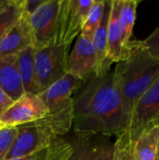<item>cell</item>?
Returning a JSON list of instances; mask_svg holds the SVG:
<instances>
[{
	"label": "cell",
	"mask_w": 159,
	"mask_h": 160,
	"mask_svg": "<svg viewBox=\"0 0 159 160\" xmlns=\"http://www.w3.org/2000/svg\"><path fill=\"white\" fill-rule=\"evenodd\" d=\"M3 127H4V126H3V125H2V124L0 123V128H3Z\"/></svg>",
	"instance_id": "29"
},
{
	"label": "cell",
	"mask_w": 159,
	"mask_h": 160,
	"mask_svg": "<svg viewBox=\"0 0 159 160\" xmlns=\"http://www.w3.org/2000/svg\"><path fill=\"white\" fill-rule=\"evenodd\" d=\"M122 0H111V10L108 22V51L109 63L116 64L124 59L125 53L122 45V30L120 23V10Z\"/></svg>",
	"instance_id": "14"
},
{
	"label": "cell",
	"mask_w": 159,
	"mask_h": 160,
	"mask_svg": "<svg viewBox=\"0 0 159 160\" xmlns=\"http://www.w3.org/2000/svg\"><path fill=\"white\" fill-rule=\"evenodd\" d=\"M159 153V126L145 129L131 143V160H157Z\"/></svg>",
	"instance_id": "16"
},
{
	"label": "cell",
	"mask_w": 159,
	"mask_h": 160,
	"mask_svg": "<svg viewBox=\"0 0 159 160\" xmlns=\"http://www.w3.org/2000/svg\"><path fill=\"white\" fill-rule=\"evenodd\" d=\"M72 153V145L68 140L61 139L60 144L50 160H67Z\"/></svg>",
	"instance_id": "24"
},
{
	"label": "cell",
	"mask_w": 159,
	"mask_h": 160,
	"mask_svg": "<svg viewBox=\"0 0 159 160\" xmlns=\"http://www.w3.org/2000/svg\"><path fill=\"white\" fill-rule=\"evenodd\" d=\"M138 41L140 46L144 49L152 57L159 60V26L145 39Z\"/></svg>",
	"instance_id": "23"
},
{
	"label": "cell",
	"mask_w": 159,
	"mask_h": 160,
	"mask_svg": "<svg viewBox=\"0 0 159 160\" xmlns=\"http://www.w3.org/2000/svg\"><path fill=\"white\" fill-rule=\"evenodd\" d=\"M13 100L0 89V116L13 104Z\"/></svg>",
	"instance_id": "25"
},
{
	"label": "cell",
	"mask_w": 159,
	"mask_h": 160,
	"mask_svg": "<svg viewBox=\"0 0 159 160\" xmlns=\"http://www.w3.org/2000/svg\"><path fill=\"white\" fill-rule=\"evenodd\" d=\"M36 50L30 46L17 54V68L21 77L24 93L39 95L40 91L36 80L35 72V56Z\"/></svg>",
	"instance_id": "17"
},
{
	"label": "cell",
	"mask_w": 159,
	"mask_h": 160,
	"mask_svg": "<svg viewBox=\"0 0 159 160\" xmlns=\"http://www.w3.org/2000/svg\"><path fill=\"white\" fill-rule=\"evenodd\" d=\"M33 47L29 13L24 10L0 39V59L17 55L26 48Z\"/></svg>",
	"instance_id": "11"
},
{
	"label": "cell",
	"mask_w": 159,
	"mask_h": 160,
	"mask_svg": "<svg viewBox=\"0 0 159 160\" xmlns=\"http://www.w3.org/2000/svg\"><path fill=\"white\" fill-rule=\"evenodd\" d=\"M95 69L96 55L92 39L80 34L71 52L68 54L67 72L85 81L95 73Z\"/></svg>",
	"instance_id": "12"
},
{
	"label": "cell",
	"mask_w": 159,
	"mask_h": 160,
	"mask_svg": "<svg viewBox=\"0 0 159 160\" xmlns=\"http://www.w3.org/2000/svg\"><path fill=\"white\" fill-rule=\"evenodd\" d=\"M108 135H76L69 142L72 153L67 160H113L115 141Z\"/></svg>",
	"instance_id": "8"
},
{
	"label": "cell",
	"mask_w": 159,
	"mask_h": 160,
	"mask_svg": "<svg viewBox=\"0 0 159 160\" xmlns=\"http://www.w3.org/2000/svg\"><path fill=\"white\" fill-rule=\"evenodd\" d=\"M72 128L76 135L118 137L127 132L128 121L112 68L102 77L92 74L76 91Z\"/></svg>",
	"instance_id": "1"
},
{
	"label": "cell",
	"mask_w": 159,
	"mask_h": 160,
	"mask_svg": "<svg viewBox=\"0 0 159 160\" xmlns=\"http://www.w3.org/2000/svg\"><path fill=\"white\" fill-rule=\"evenodd\" d=\"M94 0H64L61 15L59 45L70 46L83 27Z\"/></svg>",
	"instance_id": "10"
},
{
	"label": "cell",
	"mask_w": 159,
	"mask_h": 160,
	"mask_svg": "<svg viewBox=\"0 0 159 160\" xmlns=\"http://www.w3.org/2000/svg\"><path fill=\"white\" fill-rule=\"evenodd\" d=\"M0 89L13 101L24 95L17 68V55L0 59Z\"/></svg>",
	"instance_id": "15"
},
{
	"label": "cell",
	"mask_w": 159,
	"mask_h": 160,
	"mask_svg": "<svg viewBox=\"0 0 159 160\" xmlns=\"http://www.w3.org/2000/svg\"><path fill=\"white\" fill-rule=\"evenodd\" d=\"M45 0H22V8L23 10L29 14H31L34 10H36Z\"/></svg>",
	"instance_id": "26"
},
{
	"label": "cell",
	"mask_w": 159,
	"mask_h": 160,
	"mask_svg": "<svg viewBox=\"0 0 159 160\" xmlns=\"http://www.w3.org/2000/svg\"><path fill=\"white\" fill-rule=\"evenodd\" d=\"M16 136V127H3L0 128V160H6Z\"/></svg>",
	"instance_id": "21"
},
{
	"label": "cell",
	"mask_w": 159,
	"mask_h": 160,
	"mask_svg": "<svg viewBox=\"0 0 159 160\" xmlns=\"http://www.w3.org/2000/svg\"><path fill=\"white\" fill-rule=\"evenodd\" d=\"M11 0H0V12L4 10L10 3Z\"/></svg>",
	"instance_id": "27"
},
{
	"label": "cell",
	"mask_w": 159,
	"mask_h": 160,
	"mask_svg": "<svg viewBox=\"0 0 159 160\" xmlns=\"http://www.w3.org/2000/svg\"><path fill=\"white\" fill-rule=\"evenodd\" d=\"M113 72L129 127L136 102L159 76V60L142 49L138 40H132Z\"/></svg>",
	"instance_id": "2"
},
{
	"label": "cell",
	"mask_w": 159,
	"mask_h": 160,
	"mask_svg": "<svg viewBox=\"0 0 159 160\" xmlns=\"http://www.w3.org/2000/svg\"><path fill=\"white\" fill-rule=\"evenodd\" d=\"M113 160H131V142L127 132L116 137Z\"/></svg>",
	"instance_id": "22"
},
{
	"label": "cell",
	"mask_w": 159,
	"mask_h": 160,
	"mask_svg": "<svg viewBox=\"0 0 159 160\" xmlns=\"http://www.w3.org/2000/svg\"><path fill=\"white\" fill-rule=\"evenodd\" d=\"M23 11L22 0H11L9 5L0 12V39Z\"/></svg>",
	"instance_id": "20"
},
{
	"label": "cell",
	"mask_w": 159,
	"mask_h": 160,
	"mask_svg": "<svg viewBox=\"0 0 159 160\" xmlns=\"http://www.w3.org/2000/svg\"><path fill=\"white\" fill-rule=\"evenodd\" d=\"M154 125H157V126H159V114L157 115V117L156 118V120L154 121V123H153V126Z\"/></svg>",
	"instance_id": "28"
},
{
	"label": "cell",
	"mask_w": 159,
	"mask_h": 160,
	"mask_svg": "<svg viewBox=\"0 0 159 160\" xmlns=\"http://www.w3.org/2000/svg\"><path fill=\"white\" fill-rule=\"evenodd\" d=\"M140 4L139 0H122L120 10V23L122 30V45L126 57L127 49L132 41L133 27L136 21L137 8Z\"/></svg>",
	"instance_id": "18"
},
{
	"label": "cell",
	"mask_w": 159,
	"mask_h": 160,
	"mask_svg": "<svg viewBox=\"0 0 159 160\" xmlns=\"http://www.w3.org/2000/svg\"><path fill=\"white\" fill-rule=\"evenodd\" d=\"M158 160H159V153H158Z\"/></svg>",
	"instance_id": "30"
},
{
	"label": "cell",
	"mask_w": 159,
	"mask_h": 160,
	"mask_svg": "<svg viewBox=\"0 0 159 160\" xmlns=\"http://www.w3.org/2000/svg\"><path fill=\"white\" fill-rule=\"evenodd\" d=\"M69 48L68 45H52L36 50L35 72L40 93L67 73V63Z\"/></svg>",
	"instance_id": "5"
},
{
	"label": "cell",
	"mask_w": 159,
	"mask_h": 160,
	"mask_svg": "<svg viewBox=\"0 0 159 160\" xmlns=\"http://www.w3.org/2000/svg\"><path fill=\"white\" fill-rule=\"evenodd\" d=\"M16 128L17 136L6 160L25 157L45 149L52 145L60 138L37 120Z\"/></svg>",
	"instance_id": "6"
},
{
	"label": "cell",
	"mask_w": 159,
	"mask_h": 160,
	"mask_svg": "<svg viewBox=\"0 0 159 160\" xmlns=\"http://www.w3.org/2000/svg\"><path fill=\"white\" fill-rule=\"evenodd\" d=\"M157 160H158V158H157Z\"/></svg>",
	"instance_id": "31"
},
{
	"label": "cell",
	"mask_w": 159,
	"mask_h": 160,
	"mask_svg": "<svg viewBox=\"0 0 159 160\" xmlns=\"http://www.w3.org/2000/svg\"><path fill=\"white\" fill-rule=\"evenodd\" d=\"M82 82V80L67 73L38 95L47 113L37 121L49 128L57 137L66 135L72 128L73 96Z\"/></svg>",
	"instance_id": "3"
},
{
	"label": "cell",
	"mask_w": 159,
	"mask_h": 160,
	"mask_svg": "<svg viewBox=\"0 0 159 160\" xmlns=\"http://www.w3.org/2000/svg\"><path fill=\"white\" fill-rule=\"evenodd\" d=\"M104 0H94L84 22L83 27L81 31V35L87 37L89 38H93V36L101 22L103 12H104Z\"/></svg>",
	"instance_id": "19"
},
{
	"label": "cell",
	"mask_w": 159,
	"mask_h": 160,
	"mask_svg": "<svg viewBox=\"0 0 159 160\" xmlns=\"http://www.w3.org/2000/svg\"><path fill=\"white\" fill-rule=\"evenodd\" d=\"M46 108L38 95L24 93L0 116L4 127H18L43 118Z\"/></svg>",
	"instance_id": "9"
},
{
	"label": "cell",
	"mask_w": 159,
	"mask_h": 160,
	"mask_svg": "<svg viewBox=\"0 0 159 160\" xmlns=\"http://www.w3.org/2000/svg\"><path fill=\"white\" fill-rule=\"evenodd\" d=\"M111 10V1H105L103 17L100 24L97 28L93 38V48L96 55V69L95 75L102 77L112 69V65L107 58L108 51V22Z\"/></svg>",
	"instance_id": "13"
},
{
	"label": "cell",
	"mask_w": 159,
	"mask_h": 160,
	"mask_svg": "<svg viewBox=\"0 0 159 160\" xmlns=\"http://www.w3.org/2000/svg\"><path fill=\"white\" fill-rule=\"evenodd\" d=\"M63 2L64 0H45L29 14L35 50L59 45Z\"/></svg>",
	"instance_id": "4"
},
{
	"label": "cell",
	"mask_w": 159,
	"mask_h": 160,
	"mask_svg": "<svg viewBox=\"0 0 159 160\" xmlns=\"http://www.w3.org/2000/svg\"><path fill=\"white\" fill-rule=\"evenodd\" d=\"M158 114L159 76L135 104L127 129L131 143L134 142L145 129L153 126Z\"/></svg>",
	"instance_id": "7"
}]
</instances>
